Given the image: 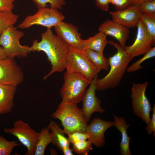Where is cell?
Returning a JSON list of instances; mask_svg holds the SVG:
<instances>
[{"instance_id": "1", "label": "cell", "mask_w": 155, "mask_h": 155, "mask_svg": "<svg viewBox=\"0 0 155 155\" xmlns=\"http://www.w3.org/2000/svg\"><path fill=\"white\" fill-rule=\"evenodd\" d=\"M41 36L40 41L37 40L33 41L29 51H43L46 55L52 67L50 71L44 77L45 80L53 73L62 72L65 69L68 47L57 35L53 33L51 28H47Z\"/></svg>"}, {"instance_id": "2", "label": "cell", "mask_w": 155, "mask_h": 155, "mask_svg": "<svg viewBox=\"0 0 155 155\" xmlns=\"http://www.w3.org/2000/svg\"><path fill=\"white\" fill-rule=\"evenodd\" d=\"M108 44L114 46L117 52L108 59L110 68L108 73L102 78H98L96 81V90L100 91L113 89L118 86L128 65L133 59L119 43L110 40Z\"/></svg>"}, {"instance_id": "3", "label": "cell", "mask_w": 155, "mask_h": 155, "mask_svg": "<svg viewBox=\"0 0 155 155\" xmlns=\"http://www.w3.org/2000/svg\"><path fill=\"white\" fill-rule=\"evenodd\" d=\"M61 122L63 131L67 134L74 131H85L88 126L82 109L77 104L61 101L51 115Z\"/></svg>"}, {"instance_id": "4", "label": "cell", "mask_w": 155, "mask_h": 155, "mask_svg": "<svg viewBox=\"0 0 155 155\" xmlns=\"http://www.w3.org/2000/svg\"><path fill=\"white\" fill-rule=\"evenodd\" d=\"M60 94L62 101L77 104L81 101L83 93L91 81L82 75L66 70Z\"/></svg>"}, {"instance_id": "5", "label": "cell", "mask_w": 155, "mask_h": 155, "mask_svg": "<svg viewBox=\"0 0 155 155\" xmlns=\"http://www.w3.org/2000/svg\"><path fill=\"white\" fill-rule=\"evenodd\" d=\"M65 69L80 73L90 81L101 70L90 60L84 51L70 47L68 48Z\"/></svg>"}, {"instance_id": "6", "label": "cell", "mask_w": 155, "mask_h": 155, "mask_svg": "<svg viewBox=\"0 0 155 155\" xmlns=\"http://www.w3.org/2000/svg\"><path fill=\"white\" fill-rule=\"evenodd\" d=\"M64 19V16L58 9L46 7L38 9L35 13L26 16L17 28L25 29L38 25L51 28L59 24Z\"/></svg>"}, {"instance_id": "7", "label": "cell", "mask_w": 155, "mask_h": 155, "mask_svg": "<svg viewBox=\"0 0 155 155\" xmlns=\"http://www.w3.org/2000/svg\"><path fill=\"white\" fill-rule=\"evenodd\" d=\"M24 35L23 32L16 30L13 25L6 29L0 36V45L7 57H26L30 52L29 46L22 45L20 38Z\"/></svg>"}, {"instance_id": "8", "label": "cell", "mask_w": 155, "mask_h": 155, "mask_svg": "<svg viewBox=\"0 0 155 155\" xmlns=\"http://www.w3.org/2000/svg\"><path fill=\"white\" fill-rule=\"evenodd\" d=\"M4 132L16 137L27 148L25 155H34L39 133L31 128L27 123L21 120L13 122L12 128H5Z\"/></svg>"}, {"instance_id": "9", "label": "cell", "mask_w": 155, "mask_h": 155, "mask_svg": "<svg viewBox=\"0 0 155 155\" xmlns=\"http://www.w3.org/2000/svg\"><path fill=\"white\" fill-rule=\"evenodd\" d=\"M148 84L147 82L138 84L133 83L131 94L134 113L147 125L150 121V113L152 110L150 102L146 94Z\"/></svg>"}, {"instance_id": "10", "label": "cell", "mask_w": 155, "mask_h": 155, "mask_svg": "<svg viewBox=\"0 0 155 155\" xmlns=\"http://www.w3.org/2000/svg\"><path fill=\"white\" fill-rule=\"evenodd\" d=\"M136 27L137 35L134 42L129 46H126L125 48L126 52L133 58L144 54L155 44V41L150 36L141 19Z\"/></svg>"}, {"instance_id": "11", "label": "cell", "mask_w": 155, "mask_h": 155, "mask_svg": "<svg viewBox=\"0 0 155 155\" xmlns=\"http://www.w3.org/2000/svg\"><path fill=\"white\" fill-rule=\"evenodd\" d=\"M13 59H0V84L17 87L22 82L23 73Z\"/></svg>"}, {"instance_id": "12", "label": "cell", "mask_w": 155, "mask_h": 155, "mask_svg": "<svg viewBox=\"0 0 155 155\" xmlns=\"http://www.w3.org/2000/svg\"><path fill=\"white\" fill-rule=\"evenodd\" d=\"M98 75L91 81L89 87L84 91L81 100L83 102L82 109L86 122L89 121L91 116L94 112L103 113L105 110L101 106V100L95 95L96 90V83Z\"/></svg>"}, {"instance_id": "13", "label": "cell", "mask_w": 155, "mask_h": 155, "mask_svg": "<svg viewBox=\"0 0 155 155\" xmlns=\"http://www.w3.org/2000/svg\"><path fill=\"white\" fill-rule=\"evenodd\" d=\"M54 28L57 35L68 47L83 50L85 40L81 38L77 27L63 21Z\"/></svg>"}, {"instance_id": "14", "label": "cell", "mask_w": 155, "mask_h": 155, "mask_svg": "<svg viewBox=\"0 0 155 155\" xmlns=\"http://www.w3.org/2000/svg\"><path fill=\"white\" fill-rule=\"evenodd\" d=\"M114 121H107L95 118L86 128L85 132L90 137L88 140L99 148L105 145L104 133L108 128L114 126Z\"/></svg>"}, {"instance_id": "15", "label": "cell", "mask_w": 155, "mask_h": 155, "mask_svg": "<svg viewBox=\"0 0 155 155\" xmlns=\"http://www.w3.org/2000/svg\"><path fill=\"white\" fill-rule=\"evenodd\" d=\"M109 13L112 20L129 28L136 26L142 15L138 5H136L122 10L110 11Z\"/></svg>"}, {"instance_id": "16", "label": "cell", "mask_w": 155, "mask_h": 155, "mask_svg": "<svg viewBox=\"0 0 155 155\" xmlns=\"http://www.w3.org/2000/svg\"><path fill=\"white\" fill-rule=\"evenodd\" d=\"M99 32L106 36L109 35L116 38L123 49L126 47V43L129 38V30L113 20L107 19L99 26Z\"/></svg>"}, {"instance_id": "17", "label": "cell", "mask_w": 155, "mask_h": 155, "mask_svg": "<svg viewBox=\"0 0 155 155\" xmlns=\"http://www.w3.org/2000/svg\"><path fill=\"white\" fill-rule=\"evenodd\" d=\"M16 90V86L0 84V114L12 111Z\"/></svg>"}, {"instance_id": "18", "label": "cell", "mask_w": 155, "mask_h": 155, "mask_svg": "<svg viewBox=\"0 0 155 155\" xmlns=\"http://www.w3.org/2000/svg\"><path fill=\"white\" fill-rule=\"evenodd\" d=\"M114 126L120 131L121 134V140L119 144L120 155H131L129 146L131 138L127 133V129L130 125L127 124V122L123 117H119L114 115Z\"/></svg>"}, {"instance_id": "19", "label": "cell", "mask_w": 155, "mask_h": 155, "mask_svg": "<svg viewBox=\"0 0 155 155\" xmlns=\"http://www.w3.org/2000/svg\"><path fill=\"white\" fill-rule=\"evenodd\" d=\"M52 136L51 143L61 150L63 148L69 147L70 143L68 138L65 136L63 130L61 129L56 122L51 120L47 126Z\"/></svg>"}, {"instance_id": "20", "label": "cell", "mask_w": 155, "mask_h": 155, "mask_svg": "<svg viewBox=\"0 0 155 155\" xmlns=\"http://www.w3.org/2000/svg\"><path fill=\"white\" fill-rule=\"evenodd\" d=\"M106 36L103 33L99 32L94 35L89 37L84 40L82 50L90 49L104 55V50L108 42Z\"/></svg>"}, {"instance_id": "21", "label": "cell", "mask_w": 155, "mask_h": 155, "mask_svg": "<svg viewBox=\"0 0 155 155\" xmlns=\"http://www.w3.org/2000/svg\"><path fill=\"white\" fill-rule=\"evenodd\" d=\"M48 127L42 128L39 133L38 140L36 144L34 155H44L45 149L51 143L52 136Z\"/></svg>"}, {"instance_id": "22", "label": "cell", "mask_w": 155, "mask_h": 155, "mask_svg": "<svg viewBox=\"0 0 155 155\" xmlns=\"http://www.w3.org/2000/svg\"><path fill=\"white\" fill-rule=\"evenodd\" d=\"M84 51L90 60L98 68L101 70H108L109 66L108 59L106 58L104 55L90 49Z\"/></svg>"}, {"instance_id": "23", "label": "cell", "mask_w": 155, "mask_h": 155, "mask_svg": "<svg viewBox=\"0 0 155 155\" xmlns=\"http://www.w3.org/2000/svg\"><path fill=\"white\" fill-rule=\"evenodd\" d=\"M19 17V15L13 12L0 11V36L6 29L17 22Z\"/></svg>"}, {"instance_id": "24", "label": "cell", "mask_w": 155, "mask_h": 155, "mask_svg": "<svg viewBox=\"0 0 155 155\" xmlns=\"http://www.w3.org/2000/svg\"><path fill=\"white\" fill-rule=\"evenodd\" d=\"M20 145L18 141H9L0 135V155H10L15 147Z\"/></svg>"}, {"instance_id": "25", "label": "cell", "mask_w": 155, "mask_h": 155, "mask_svg": "<svg viewBox=\"0 0 155 155\" xmlns=\"http://www.w3.org/2000/svg\"><path fill=\"white\" fill-rule=\"evenodd\" d=\"M72 144L73 151L79 155H87L93 149L92 144L88 140L77 142Z\"/></svg>"}, {"instance_id": "26", "label": "cell", "mask_w": 155, "mask_h": 155, "mask_svg": "<svg viewBox=\"0 0 155 155\" xmlns=\"http://www.w3.org/2000/svg\"><path fill=\"white\" fill-rule=\"evenodd\" d=\"M144 56L139 60L135 62L131 66L127 68L126 71L129 73L135 72L143 68L141 64L144 61L155 56V47H152L150 50L144 54Z\"/></svg>"}, {"instance_id": "27", "label": "cell", "mask_w": 155, "mask_h": 155, "mask_svg": "<svg viewBox=\"0 0 155 155\" xmlns=\"http://www.w3.org/2000/svg\"><path fill=\"white\" fill-rule=\"evenodd\" d=\"M38 9L47 7V4H49L51 8L61 9L65 5L64 0H31Z\"/></svg>"}, {"instance_id": "28", "label": "cell", "mask_w": 155, "mask_h": 155, "mask_svg": "<svg viewBox=\"0 0 155 155\" xmlns=\"http://www.w3.org/2000/svg\"><path fill=\"white\" fill-rule=\"evenodd\" d=\"M141 20L144 24L150 36L155 41V15L142 14Z\"/></svg>"}, {"instance_id": "29", "label": "cell", "mask_w": 155, "mask_h": 155, "mask_svg": "<svg viewBox=\"0 0 155 155\" xmlns=\"http://www.w3.org/2000/svg\"><path fill=\"white\" fill-rule=\"evenodd\" d=\"M138 5L139 10L142 14L155 15V0L144 2Z\"/></svg>"}, {"instance_id": "30", "label": "cell", "mask_w": 155, "mask_h": 155, "mask_svg": "<svg viewBox=\"0 0 155 155\" xmlns=\"http://www.w3.org/2000/svg\"><path fill=\"white\" fill-rule=\"evenodd\" d=\"M67 134L69 142L72 144L77 142L87 140L90 137L85 131H74Z\"/></svg>"}, {"instance_id": "31", "label": "cell", "mask_w": 155, "mask_h": 155, "mask_svg": "<svg viewBox=\"0 0 155 155\" xmlns=\"http://www.w3.org/2000/svg\"><path fill=\"white\" fill-rule=\"evenodd\" d=\"M133 0H110V3L115 6L116 11L121 10L132 5Z\"/></svg>"}, {"instance_id": "32", "label": "cell", "mask_w": 155, "mask_h": 155, "mask_svg": "<svg viewBox=\"0 0 155 155\" xmlns=\"http://www.w3.org/2000/svg\"><path fill=\"white\" fill-rule=\"evenodd\" d=\"M16 0H0V11L12 13Z\"/></svg>"}, {"instance_id": "33", "label": "cell", "mask_w": 155, "mask_h": 155, "mask_svg": "<svg viewBox=\"0 0 155 155\" xmlns=\"http://www.w3.org/2000/svg\"><path fill=\"white\" fill-rule=\"evenodd\" d=\"M153 114L152 117L151 118L150 122L145 129H146L147 133L148 134H151L153 133L154 137L155 136V105L154 104L152 108Z\"/></svg>"}, {"instance_id": "34", "label": "cell", "mask_w": 155, "mask_h": 155, "mask_svg": "<svg viewBox=\"0 0 155 155\" xmlns=\"http://www.w3.org/2000/svg\"><path fill=\"white\" fill-rule=\"evenodd\" d=\"M96 5L101 10L107 11L108 9L110 0H94Z\"/></svg>"}, {"instance_id": "35", "label": "cell", "mask_w": 155, "mask_h": 155, "mask_svg": "<svg viewBox=\"0 0 155 155\" xmlns=\"http://www.w3.org/2000/svg\"><path fill=\"white\" fill-rule=\"evenodd\" d=\"M61 151L65 155H73V150L72 149L70 148L69 147L65 148L63 149Z\"/></svg>"}, {"instance_id": "36", "label": "cell", "mask_w": 155, "mask_h": 155, "mask_svg": "<svg viewBox=\"0 0 155 155\" xmlns=\"http://www.w3.org/2000/svg\"><path fill=\"white\" fill-rule=\"evenodd\" d=\"M7 57L3 48L0 46V59H5Z\"/></svg>"}, {"instance_id": "37", "label": "cell", "mask_w": 155, "mask_h": 155, "mask_svg": "<svg viewBox=\"0 0 155 155\" xmlns=\"http://www.w3.org/2000/svg\"><path fill=\"white\" fill-rule=\"evenodd\" d=\"M150 0H133L132 5H138L143 2Z\"/></svg>"}, {"instance_id": "38", "label": "cell", "mask_w": 155, "mask_h": 155, "mask_svg": "<svg viewBox=\"0 0 155 155\" xmlns=\"http://www.w3.org/2000/svg\"><path fill=\"white\" fill-rule=\"evenodd\" d=\"M50 150V152L51 154H52L53 152H54V154H55V152H56L54 149L53 148H51Z\"/></svg>"}]
</instances>
